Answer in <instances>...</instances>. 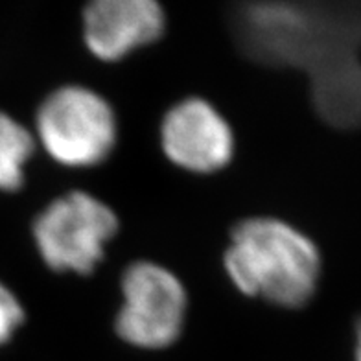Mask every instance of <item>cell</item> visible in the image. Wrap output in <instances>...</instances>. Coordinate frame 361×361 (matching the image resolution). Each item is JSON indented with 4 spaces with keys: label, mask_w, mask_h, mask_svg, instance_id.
Here are the masks:
<instances>
[{
    "label": "cell",
    "mask_w": 361,
    "mask_h": 361,
    "mask_svg": "<svg viewBox=\"0 0 361 361\" xmlns=\"http://www.w3.org/2000/svg\"><path fill=\"white\" fill-rule=\"evenodd\" d=\"M225 271L238 290L282 308L305 306L317 290L321 255L293 225L251 218L234 227Z\"/></svg>",
    "instance_id": "cell-1"
},
{
    "label": "cell",
    "mask_w": 361,
    "mask_h": 361,
    "mask_svg": "<svg viewBox=\"0 0 361 361\" xmlns=\"http://www.w3.org/2000/svg\"><path fill=\"white\" fill-rule=\"evenodd\" d=\"M24 323V308L17 295L0 282V347L6 345Z\"/></svg>",
    "instance_id": "cell-10"
},
{
    "label": "cell",
    "mask_w": 361,
    "mask_h": 361,
    "mask_svg": "<svg viewBox=\"0 0 361 361\" xmlns=\"http://www.w3.org/2000/svg\"><path fill=\"white\" fill-rule=\"evenodd\" d=\"M164 26V11L153 0H96L83 13V41L102 61H120L155 43Z\"/></svg>",
    "instance_id": "cell-7"
},
{
    "label": "cell",
    "mask_w": 361,
    "mask_h": 361,
    "mask_svg": "<svg viewBox=\"0 0 361 361\" xmlns=\"http://www.w3.org/2000/svg\"><path fill=\"white\" fill-rule=\"evenodd\" d=\"M356 360L361 361V321L356 330Z\"/></svg>",
    "instance_id": "cell-11"
},
{
    "label": "cell",
    "mask_w": 361,
    "mask_h": 361,
    "mask_svg": "<svg viewBox=\"0 0 361 361\" xmlns=\"http://www.w3.org/2000/svg\"><path fill=\"white\" fill-rule=\"evenodd\" d=\"M39 142L63 166L89 168L109 157L118 124L104 96L80 85L59 87L47 96L35 118Z\"/></svg>",
    "instance_id": "cell-3"
},
{
    "label": "cell",
    "mask_w": 361,
    "mask_h": 361,
    "mask_svg": "<svg viewBox=\"0 0 361 361\" xmlns=\"http://www.w3.org/2000/svg\"><path fill=\"white\" fill-rule=\"evenodd\" d=\"M243 41L266 61L293 63L315 71L328 61L356 56L361 15L319 13L291 4L249 6L242 15Z\"/></svg>",
    "instance_id": "cell-2"
},
{
    "label": "cell",
    "mask_w": 361,
    "mask_h": 361,
    "mask_svg": "<svg viewBox=\"0 0 361 361\" xmlns=\"http://www.w3.org/2000/svg\"><path fill=\"white\" fill-rule=\"evenodd\" d=\"M124 302L116 315V332L126 343L161 350L179 339L188 299L183 282L153 262H135L122 275Z\"/></svg>",
    "instance_id": "cell-5"
},
{
    "label": "cell",
    "mask_w": 361,
    "mask_h": 361,
    "mask_svg": "<svg viewBox=\"0 0 361 361\" xmlns=\"http://www.w3.org/2000/svg\"><path fill=\"white\" fill-rule=\"evenodd\" d=\"M162 152L176 166L194 173L225 168L234 155V135L225 116L201 98H186L162 118Z\"/></svg>",
    "instance_id": "cell-6"
},
{
    "label": "cell",
    "mask_w": 361,
    "mask_h": 361,
    "mask_svg": "<svg viewBox=\"0 0 361 361\" xmlns=\"http://www.w3.org/2000/svg\"><path fill=\"white\" fill-rule=\"evenodd\" d=\"M312 92L319 114L330 124H361V65L356 56L339 57L312 71Z\"/></svg>",
    "instance_id": "cell-8"
},
{
    "label": "cell",
    "mask_w": 361,
    "mask_h": 361,
    "mask_svg": "<svg viewBox=\"0 0 361 361\" xmlns=\"http://www.w3.org/2000/svg\"><path fill=\"white\" fill-rule=\"evenodd\" d=\"M34 137L20 122L0 111V190L15 192L24 183V168L34 155Z\"/></svg>",
    "instance_id": "cell-9"
},
{
    "label": "cell",
    "mask_w": 361,
    "mask_h": 361,
    "mask_svg": "<svg viewBox=\"0 0 361 361\" xmlns=\"http://www.w3.org/2000/svg\"><path fill=\"white\" fill-rule=\"evenodd\" d=\"M32 231L35 247L50 269L89 275L118 233V218L107 203L74 190L48 203Z\"/></svg>",
    "instance_id": "cell-4"
}]
</instances>
